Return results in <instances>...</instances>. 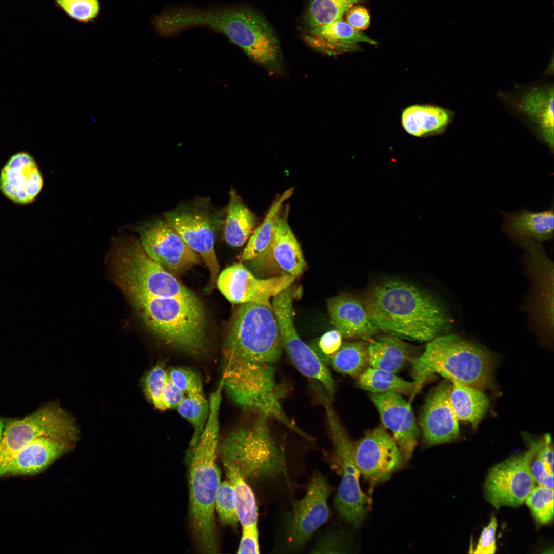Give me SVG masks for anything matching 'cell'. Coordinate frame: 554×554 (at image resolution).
Masks as SVG:
<instances>
[{"mask_svg": "<svg viewBox=\"0 0 554 554\" xmlns=\"http://www.w3.org/2000/svg\"><path fill=\"white\" fill-rule=\"evenodd\" d=\"M282 343L272 308L241 304L222 350L223 390L242 408L268 414L286 393L277 378Z\"/></svg>", "mask_w": 554, "mask_h": 554, "instance_id": "6da1fadb", "label": "cell"}, {"mask_svg": "<svg viewBox=\"0 0 554 554\" xmlns=\"http://www.w3.org/2000/svg\"><path fill=\"white\" fill-rule=\"evenodd\" d=\"M364 306L378 331L402 339L429 341L451 324L438 300L401 280H387L375 286Z\"/></svg>", "mask_w": 554, "mask_h": 554, "instance_id": "7a4b0ae2", "label": "cell"}, {"mask_svg": "<svg viewBox=\"0 0 554 554\" xmlns=\"http://www.w3.org/2000/svg\"><path fill=\"white\" fill-rule=\"evenodd\" d=\"M222 390L210 395L208 417L196 443L186 452L189 498V518L193 533L206 553H216L214 510L221 483L216 463L219 433V412Z\"/></svg>", "mask_w": 554, "mask_h": 554, "instance_id": "3957f363", "label": "cell"}, {"mask_svg": "<svg viewBox=\"0 0 554 554\" xmlns=\"http://www.w3.org/2000/svg\"><path fill=\"white\" fill-rule=\"evenodd\" d=\"M493 358L479 345L456 334L438 336L429 341L423 353L411 360L414 390L409 402L427 380L438 373L450 382L483 389L492 382Z\"/></svg>", "mask_w": 554, "mask_h": 554, "instance_id": "277c9868", "label": "cell"}, {"mask_svg": "<svg viewBox=\"0 0 554 554\" xmlns=\"http://www.w3.org/2000/svg\"><path fill=\"white\" fill-rule=\"evenodd\" d=\"M127 298L147 328L165 344L192 355L205 351L207 321L198 298L144 295Z\"/></svg>", "mask_w": 554, "mask_h": 554, "instance_id": "5b68a950", "label": "cell"}, {"mask_svg": "<svg viewBox=\"0 0 554 554\" xmlns=\"http://www.w3.org/2000/svg\"><path fill=\"white\" fill-rule=\"evenodd\" d=\"M268 419L259 414L250 424L231 431L220 446L224 465L233 467L246 481L273 476L284 469L282 451Z\"/></svg>", "mask_w": 554, "mask_h": 554, "instance_id": "8992f818", "label": "cell"}, {"mask_svg": "<svg viewBox=\"0 0 554 554\" xmlns=\"http://www.w3.org/2000/svg\"><path fill=\"white\" fill-rule=\"evenodd\" d=\"M48 437L74 443L78 430L72 419L58 406L49 404L4 427L0 441V478L6 475L14 456L34 439Z\"/></svg>", "mask_w": 554, "mask_h": 554, "instance_id": "52a82bcc", "label": "cell"}, {"mask_svg": "<svg viewBox=\"0 0 554 554\" xmlns=\"http://www.w3.org/2000/svg\"><path fill=\"white\" fill-rule=\"evenodd\" d=\"M163 216L186 244L202 257L210 271V283L214 286L220 273L215 242L223 226L222 216L213 211L208 201L200 199L179 205L165 212Z\"/></svg>", "mask_w": 554, "mask_h": 554, "instance_id": "ba28073f", "label": "cell"}, {"mask_svg": "<svg viewBox=\"0 0 554 554\" xmlns=\"http://www.w3.org/2000/svg\"><path fill=\"white\" fill-rule=\"evenodd\" d=\"M223 33L270 73H282L283 60L277 36L258 12L247 7L235 6L224 24Z\"/></svg>", "mask_w": 554, "mask_h": 554, "instance_id": "9c48e42d", "label": "cell"}, {"mask_svg": "<svg viewBox=\"0 0 554 554\" xmlns=\"http://www.w3.org/2000/svg\"><path fill=\"white\" fill-rule=\"evenodd\" d=\"M323 406L342 474L335 506L341 517L355 527H359L367 515V500L360 486V473L353 459V445L337 419L331 403L325 402Z\"/></svg>", "mask_w": 554, "mask_h": 554, "instance_id": "30bf717a", "label": "cell"}, {"mask_svg": "<svg viewBox=\"0 0 554 554\" xmlns=\"http://www.w3.org/2000/svg\"><path fill=\"white\" fill-rule=\"evenodd\" d=\"M543 443V440L532 442L526 451L512 456L489 470L484 492L486 500L494 507L523 504L535 486L530 464Z\"/></svg>", "mask_w": 554, "mask_h": 554, "instance_id": "8fae6325", "label": "cell"}, {"mask_svg": "<svg viewBox=\"0 0 554 554\" xmlns=\"http://www.w3.org/2000/svg\"><path fill=\"white\" fill-rule=\"evenodd\" d=\"M289 287L273 298L271 303L283 347L300 372L319 382L332 401L335 392L334 381L318 353L301 339L296 331L292 318V293Z\"/></svg>", "mask_w": 554, "mask_h": 554, "instance_id": "7c38bea8", "label": "cell"}, {"mask_svg": "<svg viewBox=\"0 0 554 554\" xmlns=\"http://www.w3.org/2000/svg\"><path fill=\"white\" fill-rule=\"evenodd\" d=\"M135 230L146 254L164 269L182 273L200 263L199 255L164 218L145 222Z\"/></svg>", "mask_w": 554, "mask_h": 554, "instance_id": "4fadbf2b", "label": "cell"}, {"mask_svg": "<svg viewBox=\"0 0 554 554\" xmlns=\"http://www.w3.org/2000/svg\"><path fill=\"white\" fill-rule=\"evenodd\" d=\"M332 490L324 476L319 472L313 476L305 495L294 504L286 531L288 550L295 552L303 548L328 520L327 499Z\"/></svg>", "mask_w": 554, "mask_h": 554, "instance_id": "5bb4252c", "label": "cell"}, {"mask_svg": "<svg viewBox=\"0 0 554 554\" xmlns=\"http://www.w3.org/2000/svg\"><path fill=\"white\" fill-rule=\"evenodd\" d=\"M524 252L527 271L532 282L531 313L539 328L552 332L553 324V264L541 243L524 239L517 243Z\"/></svg>", "mask_w": 554, "mask_h": 554, "instance_id": "9a60e30c", "label": "cell"}, {"mask_svg": "<svg viewBox=\"0 0 554 554\" xmlns=\"http://www.w3.org/2000/svg\"><path fill=\"white\" fill-rule=\"evenodd\" d=\"M295 279L289 275L257 278L239 263L223 270L216 283L221 293L231 303H255L273 309L271 298L290 287Z\"/></svg>", "mask_w": 554, "mask_h": 554, "instance_id": "2e32d148", "label": "cell"}, {"mask_svg": "<svg viewBox=\"0 0 554 554\" xmlns=\"http://www.w3.org/2000/svg\"><path fill=\"white\" fill-rule=\"evenodd\" d=\"M353 456L360 474L373 484L389 479L404 461L393 437L382 427L367 432L353 446Z\"/></svg>", "mask_w": 554, "mask_h": 554, "instance_id": "e0dca14e", "label": "cell"}, {"mask_svg": "<svg viewBox=\"0 0 554 554\" xmlns=\"http://www.w3.org/2000/svg\"><path fill=\"white\" fill-rule=\"evenodd\" d=\"M289 207L281 209L275 224L272 239L265 251L251 261L256 267L278 271L281 275L296 278L306 267L301 246L291 230L288 217Z\"/></svg>", "mask_w": 554, "mask_h": 554, "instance_id": "ac0fdd59", "label": "cell"}, {"mask_svg": "<svg viewBox=\"0 0 554 554\" xmlns=\"http://www.w3.org/2000/svg\"><path fill=\"white\" fill-rule=\"evenodd\" d=\"M370 399L378 410L383 424L392 432L404 461H408L420 435L411 402L393 392L372 393Z\"/></svg>", "mask_w": 554, "mask_h": 554, "instance_id": "d6986e66", "label": "cell"}, {"mask_svg": "<svg viewBox=\"0 0 554 554\" xmlns=\"http://www.w3.org/2000/svg\"><path fill=\"white\" fill-rule=\"evenodd\" d=\"M452 383L444 381L428 395L420 416L419 424L426 442L434 445L449 442L460 436L459 420L450 401Z\"/></svg>", "mask_w": 554, "mask_h": 554, "instance_id": "ffe728a7", "label": "cell"}, {"mask_svg": "<svg viewBox=\"0 0 554 554\" xmlns=\"http://www.w3.org/2000/svg\"><path fill=\"white\" fill-rule=\"evenodd\" d=\"M43 180L33 158L25 152L9 160L1 171L0 189L14 202L28 204L39 194Z\"/></svg>", "mask_w": 554, "mask_h": 554, "instance_id": "44dd1931", "label": "cell"}, {"mask_svg": "<svg viewBox=\"0 0 554 554\" xmlns=\"http://www.w3.org/2000/svg\"><path fill=\"white\" fill-rule=\"evenodd\" d=\"M516 109L532 124L538 138L553 150V86L531 87L513 98Z\"/></svg>", "mask_w": 554, "mask_h": 554, "instance_id": "7402d4cb", "label": "cell"}, {"mask_svg": "<svg viewBox=\"0 0 554 554\" xmlns=\"http://www.w3.org/2000/svg\"><path fill=\"white\" fill-rule=\"evenodd\" d=\"M73 443L48 437H41L29 443L13 458L6 474L27 476L43 471L55 460L69 451Z\"/></svg>", "mask_w": 554, "mask_h": 554, "instance_id": "603a6c76", "label": "cell"}, {"mask_svg": "<svg viewBox=\"0 0 554 554\" xmlns=\"http://www.w3.org/2000/svg\"><path fill=\"white\" fill-rule=\"evenodd\" d=\"M327 305L332 324L345 338L369 341L379 331L356 298L336 296L327 300Z\"/></svg>", "mask_w": 554, "mask_h": 554, "instance_id": "cb8c5ba5", "label": "cell"}, {"mask_svg": "<svg viewBox=\"0 0 554 554\" xmlns=\"http://www.w3.org/2000/svg\"><path fill=\"white\" fill-rule=\"evenodd\" d=\"M500 213L504 219L501 231L514 243L524 239H531L541 243L553 238V203L542 211H532L522 208L516 212Z\"/></svg>", "mask_w": 554, "mask_h": 554, "instance_id": "d4e9b609", "label": "cell"}, {"mask_svg": "<svg viewBox=\"0 0 554 554\" xmlns=\"http://www.w3.org/2000/svg\"><path fill=\"white\" fill-rule=\"evenodd\" d=\"M305 40L312 47L330 55L357 50L361 42L377 44L342 19L311 29Z\"/></svg>", "mask_w": 554, "mask_h": 554, "instance_id": "484cf974", "label": "cell"}, {"mask_svg": "<svg viewBox=\"0 0 554 554\" xmlns=\"http://www.w3.org/2000/svg\"><path fill=\"white\" fill-rule=\"evenodd\" d=\"M452 111L429 105H414L406 108L402 114V124L409 134L425 137L441 134L451 122Z\"/></svg>", "mask_w": 554, "mask_h": 554, "instance_id": "4316f807", "label": "cell"}, {"mask_svg": "<svg viewBox=\"0 0 554 554\" xmlns=\"http://www.w3.org/2000/svg\"><path fill=\"white\" fill-rule=\"evenodd\" d=\"M255 224L254 214L236 191L231 188L222 226L226 242L234 247L244 245L253 232Z\"/></svg>", "mask_w": 554, "mask_h": 554, "instance_id": "83f0119b", "label": "cell"}, {"mask_svg": "<svg viewBox=\"0 0 554 554\" xmlns=\"http://www.w3.org/2000/svg\"><path fill=\"white\" fill-rule=\"evenodd\" d=\"M369 341L370 367L396 373L410 360V349L399 337L387 334Z\"/></svg>", "mask_w": 554, "mask_h": 554, "instance_id": "f1b7e54d", "label": "cell"}, {"mask_svg": "<svg viewBox=\"0 0 554 554\" xmlns=\"http://www.w3.org/2000/svg\"><path fill=\"white\" fill-rule=\"evenodd\" d=\"M451 383L449 398L457 419L477 427L489 408L488 397L480 389L458 382Z\"/></svg>", "mask_w": 554, "mask_h": 554, "instance_id": "f546056e", "label": "cell"}, {"mask_svg": "<svg viewBox=\"0 0 554 554\" xmlns=\"http://www.w3.org/2000/svg\"><path fill=\"white\" fill-rule=\"evenodd\" d=\"M293 190V188H289L276 196L263 221L254 229L249 238L241 255L242 261H251L265 251L272 239L276 221L283 203L292 196Z\"/></svg>", "mask_w": 554, "mask_h": 554, "instance_id": "4dcf8cb0", "label": "cell"}, {"mask_svg": "<svg viewBox=\"0 0 554 554\" xmlns=\"http://www.w3.org/2000/svg\"><path fill=\"white\" fill-rule=\"evenodd\" d=\"M368 345L365 341L346 342L332 355L319 356L335 371L358 378L369 366Z\"/></svg>", "mask_w": 554, "mask_h": 554, "instance_id": "1f68e13d", "label": "cell"}, {"mask_svg": "<svg viewBox=\"0 0 554 554\" xmlns=\"http://www.w3.org/2000/svg\"><path fill=\"white\" fill-rule=\"evenodd\" d=\"M233 491L236 515L242 527L257 526L258 508L253 492L238 471L230 465H224Z\"/></svg>", "mask_w": 554, "mask_h": 554, "instance_id": "d6a6232c", "label": "cell"}, {"mask_svg": "<svg viewBox=\"0 0 554 554\" xmlns=\"http://www.w3.org/2000/svg\"><path fill=\"white\" fill-rule=\"evenodd\" d=\"M357 384L360 388L372 393L393 392L410 396L415 387L413 381H406L395 373L370 366L358 377Z\"/></svg>", "mask_w": 554, "mask_h": 554, "instance_id": "836d02e7", "label": "cell"}, {"mask_svg": "<svg viewBox=\"0 0 554 554\" xmlns=\"http://www.w3.org/2000/svg\"><path fill=\"white\" fill-rule=\"evenodd\" d=\"M363 0H310L305 19L310 29L342 19L354 4Z\"/></svg>", "mask_w": 554, "mask_h": 554, "instance_id": "e575fe53", "label": "cell"}, {"mask_svg": "<svg viewBox=\"0 0 554 554\" xmlns=\"http://www.w3.org/2000/svg\"><path fill=\"white\" fill-rule=\"evenodd\" d=\"M179 414L192 425L194 432L189 447L198 441L205 427L209 414V403L203 393L187 394L177 407Z\"/></svg>", "mask_w": 554, "mask_h": 554, "instance_id": "d590c367", "label": "cell"}, {"mask_svg": "<svg viewBox=\"0 0 554 554\" xmlns=\"http://www.w3.org/2000/svg\"><path fill=\"white\" fill-rule=\"evenodd\" d=\"M525 502L539 523L546 524L552 521L553 489L539 485L535 486Z\"/></svg>", "mask_w": 554, "mask_h": 554, "instance_id": "8d00e7d4", "label": "cell"}, {"mask_svg": "<svg viewBox=\"0 0 554 554\" xmlns=\"http://www.w3.org/2000/svg\"><path fill=\"white\" fill-rule=\"evenodd\" d=\"M215 508L223 524L236 526L239 520L235 510L233 487L229 480L221 482L219 486L215 499Z\"/></svg>", "mask_w": 554, "mask_h": 554, "instance_id": "74e56055", "label": "cell"}, {"mask_svg": "<svg viewBox=\"0 0 554 554\" xmlns=\"http://www.w3.org/2000/svg\"><path fill=\"white\" fill-rule=\"evenodd\" d=\"M167 372L161 364H157L144 375L142 385L144 391L153 405L157 409L165 410L162 400L163 388Z\"/></svg>", "mask_w": 554, "mask_h": 554, "instance_id": "f35d334b", "label": "cell"}, {"mask_svg": "<svg viewBox=\"0 0 554 554\" xmlns=\"http://www.w3.org/2000/svg\"><path fill=\"white\" fill-rule=\"evenodd\" d=\"M168 375L174 384L187 394L203 393L200 377L193 370L182 367L171 368Z\"/></svg>", "mask_w": 554, "mask_h": 554, "instance_id": "ab89813d", "label": "cell"}, {"mask_svg": "<svg viewBox=\"0 0 554 554\" xmlns=\"http://www.w3.org/2000/svg\"><path fill=\"white\" fill-rule=\"evenodd\" d=\"M58 6L69 17L81 22L94 20L100 11L98 0H76Z\"/></svg>", "mask_w": 554, "mask_h": 554, "instance_id": "60d3db41", "label": "cell"}, {"mask_svg": "<svg viewBox=\"0 0 554 554\" xmlns=\"http://www.w3.org/2000/svg\"><path fill=\"white\" fill-rule=\"evenodd\" d=\"M340 531H329L318 539L311 553L349 552L346 540Z\"/></svg>", "mask_w": 554, "mask_h": 554, "instance_id": "b9f144b4", "label": "cell"}, {"mask_svg": "<svg viewBox=\"0 0 554 554\" xmlns=\"http://www.w3.org/2000/svg\"><path fill=\"white\" fill-rule=\"evenodd\" d=\"M497 528V520L495 516H492L488 524L483 528L473 553L476 554L495 553Z\"/></svg>", "mask_w": 554, "mask_h": 554, "instance_id": "7bdbcfd3", "label": "cell"}, {"mask_svg": "<svg viewBox=\"0 0 554 554\" xmlns=\"http://www.w3.org/2000/svg\"><path fill=\"white\" fill-rule=\"evenodd\" d=\"M238 553H259L257 526L242 527V534Z\"/></svg>", "mask_w": 554, "mask_h": 554, "instance_id": "ee69618b", "label": "cell"}, {"mask_svg": "<svg viewBox=\"0 0 554 554\" xmlns=\"http://www.w3.org/2000/svg\"><path fill=\"white\" fill-rule=\"evenodd\" d=\"M185 398L184 392L167 376L163 388L162 400L165 410L176 408Z\"/></svg>", "mask_w": 554, "mask_h": 554, "instance_id": "f6af8a7d", "label": "cell"}, {"mask_svg": "<svg viewBox=\"0 0 554 554\" xmlns=\"http://www.w3.org/2000/svg\"><path fill=\"white\" fill-rule=\"evenodd\" d=\"M342 335L338 330H332L325 333L319 342V355L329 357L335 353L342 345Z\"/></svg>", "mask_w": 554, "mask_h": 554, "instance_id": "bcb514c9", "label": "cell"}, {"mask_svg": "<svg viewBox=\"0 0 554 554\" xmlns=\"http://www.w3.org/2000/svg\"><path fill=\"white\" fill-rule=\"evenodd\" d=\"M530 468L536 482L539 485L553 488V473L548 470L536 454L531 462Z\"/></svg>", "mask_w": 554, "mask_h": 554, "instance_id": "7dc6e473", "label": "cell"}, {"mask_svg": "<svg viewBox=\"0 0 554 554\" xmlns=\"http://www.w3.org/2000/svg\"><path fill=\"white\" fill-rule=\"evenodd\" d=\"M346 19L347 23L359 31L366 29L370 24L368 11L361 6L351 7L346 12Z\"/></svg>", "mask_w": 554, "mask_h": 554, "instance_id": "c3c4849f", "label": "cell"}, {"mask_svg": "<svg viewBox=\"0 0 554 554\" xmlns=\"http://www.w3.org/2000/svg\"><path fill=\"white\" fill-rule=\"evenodd\" d=\"M536 456L544 463L548 470L553 473V449L550 435L544 436L543 443Z\"/></svg>", "mask_w": 554, "mask_h": 554, "instance_id": "681fc988", "label": "cell"}, {"mask_svg": "<svg viewBox=\"0 0 554 554\" xmlns=\"http://www.w3.org/2000/svg\"><path fill=\"white\" fill-rule=\"evenodd\" d=\"M4 426L5 425L4 421L2 419L0 418V441L2 437Z\"/></svg>", "mask_w": 554, "mask_h": 554, "instance_id": "f907efd6", "label": "cell"}, {"mask_svg": "<svg viewBox=\"0 0 554 554\" xmlns=\"http://www.w3.org/2000/svg\"><path fill=\"white\" fill-rule=\"evenodd\" d=\"M57 4L59 6L61 4L71 2L76 0H55Z\"/></svg>", "mask_w": 554, "mask_h": 554, "instance_id": "816d5d0a", "label": "cell"}]
</instances>
